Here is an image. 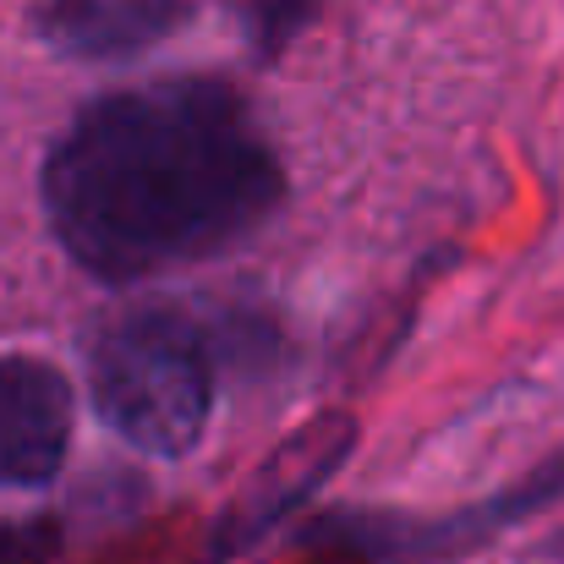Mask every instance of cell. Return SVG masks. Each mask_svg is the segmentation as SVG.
I'll return each mask as SVG.
<instances>
[{"instance_id": "obj_1", "label": "cell", "mask_w": 564, "mask_h": 564, "mask_svg": "<svg viewBox=\"0 0 564 564\" xmlns=\"http://www.w3.org/2000/svg\"><path fill=\"white\" fill-rule=\"evenodd\" d=\"M285 197L258 116L214 77L94 99L44 160V214L99 280H149L241 247Z\"/></svg>"}, {"instance_id": "obj_6", "label": "cell", "mask_w": 564, "mask_h": 564, "mask_svg": "<svg viewBox=\"0 0 564 564\" xmlns=\"http://www.w3.org/2000/svg\"><path fill=\"white\" fill-rule=\"evenodd\" d=\"M55 527L28 521V527H0V564H44L55 554Z\"/></svg>"}, {"instance_id": "obj_5", "label": "cell", "mask_w": 564, "mask_h": 564, "mask_svg": "<svg viewBox=\"0 0 564 564\" xmlns=\"http://www.w3.org/2000/svg\"><path fill=\"white\" fill-rule=\"evenodd\" d=\"M192 17H197V0H44L39 33L61 55L116 61L182 33Z\"/></svg>"}, {"instance_id": "obj_7", "label": "cell", "mask_w": 564, "mask_h": 564, "mask_svg": "<svg viewBox=\"0 0 564 564\" xmlns=\"http://www.w3.org/2000/svg\"><path fill=\"white\" fill-rule=\"evenodd\" d=\"M307 11H313V0H258V44H263V55H274L285 44V33Z\"/></svg>"}, {"instance_id": "obj_4", "label": "cell", "mask_w": 564, "mask_h": 564, "mask_svg": "<svg viewBox=\"0 0 564 564\" xmlns=\"http://www.w3.org/2000/svg\"><path fill=\"white\" fill-rule=\"evenodd\" d=\"M72 444V389L50 362L0 357V488H39Z\"/></svg>"}, {"instance_id": "obj_3", "label": "cell", "mask_w": 564, "mask_h": 564, "mask_svg": "<svg viewBox=\"0 0 564 564\" xmlns=\"http://www.w3.org/2000/svg\"><path fill=\"white\" fill-rule=\"evenodd\" d=\"M357 444V422L351 416H313L307 427H296L252 477L247 488L236 494V505L219 516V532H214V554H241L252 549L274 521H285L324 477L340 471V460L351 455Z\"/></svg>"}, {"instance_id": "obj_2", "label": "cell", "mask_w": 564, "mask_h": 564, "mask_svg": "<svg viewBox=\"0 0 564 564\" xmlns=\"http://www.w3.org/2000/svg\"><path fill=\"white\" fill-rule=\"evenodd\" d=\"M99 416L149 455H187L208 427L214 362L187 313L149 302L110 313L88 340Z\"/></svg>"}]
</instances>
